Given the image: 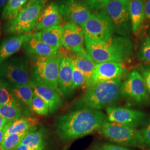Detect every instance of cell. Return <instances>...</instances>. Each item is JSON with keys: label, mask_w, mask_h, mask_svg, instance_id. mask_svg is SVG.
Returning <instances> with one entry per match:
<instances>
[{"label": "cell", "mask_w": 150, "mask_h": 150, "mask_svg": "<svg viewBox=\"0 0 150 150\" xmlns=\"http://www.w3.org/2000/svg\"><path fill=\"white\" fill-rule=\"evenodd\" d=\"M106 120V115L100 110L80 109L58 117L54 129L61 139L69 141L95 132Z\"/></svg>", "instance_id": "6da1fadb"}, {"label": "cell", "mask_w": 150, "mask_h": 150, "mask_svg": "<svg viewBox=\"0 0 150 150\" xmlns=\"http://www.w3.org/2000/svg\"><path fill=\"white\" fill-rule=\"evenodd\" d=\"M85 46L95 63L113 62L123 64L133 53V44L128 38L113 36L107 40L95 41L85 37Z\"/></svg>", "instance_id": "7a4b0ae2"}, {"label": "cell", "mask_w": 150, "mask_h": 150, "mask_svg": "<svg viewBox=\"0 0 150 150\" xmlns=\"http://www.w3.org/2000/svg\"><path fill=\"white\" fill-rule=\"evenodd\" d=\"M122 79L103 82L86 88L76 100L72 108L75 110L91 109L100 110L104 107L114 106L121 97Z\"/></svg>", "instance_id": "3957f363"}, {"label": "cell", "mask_w": 150, "mask_h": 150, "mask_svg": "<svg viewBox=\"0 0 150 150\" xmlns=\"http://www.w3.org/2000/svg\"><path fill=\"white\" fill-rule=\"evenodd\" d=\"M64 53L59 50L57 54L48 57H38L30 69L32 83L58 90L59 65Z\"/></svg>", "instance_id": "277c9868"}, {"label": "cell", "mask_w": 150, "mask_h": 150, "mask_svg": "<svg viewBox=\"0 0 150 150\" xmlns=\"http://www.w3.org/2000/svg\"><path fill=\"white\" fill-rule=\"evenodd\" d=\"M45 5V0H38L27 4L15 17L4 25V32L11 35L30 33L35 26Z\"/></svg>", "instance_id": "5b68a950"}, {"label": "cell", "mask_w": 150, "mask_h": 150, "mask_svg": "<svg viewBox=\"0 0 150 150\" xmlns=\"http://www.w3.org/2000/svg\"><path fill=\"white\" fill-rule=\"evenodd\" d=\"M101 134L115 144L125 147H145L141 131L136 128L105 121L100 129Z\"/></svg>", "instance_id": "8992f818"}, {"label": "cell", "mask_w": 150, "mask_h": 150, "mask_svg": "<svg viewBox=\"0 0 150 150\" xmlns=\"http://www.w3.org/2000/svg\"><path fill=\"white\" fill-rule=\"evenodd\" d=\"M0 80L12 86H32L30 70L27 61L21 57H13L0 64Z\"/></svg>", "instance_id": "52a82bcc"}, {"label": "cell", "mask_w": 150, "mask_h": 150, "mask_svg": "<svg viewBox=\"0 0 150 150\" xmlns=\"http://www.w3.org/2000/svg\"><path fill=\"white\" fill-rule=\"evenodd\" d=\"M129 0H110L103 8L112 22L114 31L123 36H128L131 31Z\"/></svg>", "instance_id": "ba28073f"}, {"label": "cell", "mask_w": 150, "mask_h": 150, "mask_svg": "<svg viewBox=\"0 0 150 150\" xmlns=\"http://www.w3.org/2000/svg\"><path fill=\"white\" fill-rule=\"evenodd\" d=\"M82 28L85 37L95 41L107 40L115 32L112 22L103 9L92 13Z\"/></svg>", "instance_id": "9c48e42d"}, {"label": "cell", "mask_w": 150, "mask_h": 150, "mask_svg": "<svg viewBox=\"0 0 150 150\" xmlns=\"http://www.w3.org/2000/svg\"><path fill=\"white\" fill-rule=\"evenodd\" d=\"M121 95L127 101L137 105L150 103L145 82L138 71L134 70L122 82Z\"/></svg>", "instance_id": "30bf717a"}, {"label": "cell", "mask_w": 150, "mask_h": 150, "mask_svg": "<svg viewBox=\"0 0 150 150\" xmlns=\"http://www.w3.org/2000/svg\"><path fill=\"white\" fill-rule=\"evenodd\" d=\"M107 120L110 122L136 128L147 123L150 116L138 110L111 106L107 107Z\"/></svg>", "instance_id": "8fae6325"}, {"label": "cell", "mask_w": 150, "mask_h": 150, "mask_svg": "<svg viewBox=\"0 0 150 150\" xmlns=\"http://www.w3.org/2000/svg\"><path fill=\"white\" fill-rule=\"evenodd\" d=\"M59 7L64 20L76 23L81 27L92 14L90 7L82 0H61Z\"/></svg>", "instance_id": "7c38bea8"}, {"label": "cell", "mask_w": 150, "mask_h": 150, "mask_svg": "<svg viewBox=\"0 0 150 150\" xmlns=\"http://www.w3.org/2000/svg\"><path fill=\"white\" fill-rule=\"evenodd\" d=\"M126 71L125 67L121 63L105 62L96 64L87 88L103 82L121 79Z\"/></svg>", "instance_id": "4fadbf2b"}, {"label": "cell", "mask_w": 150, "mask_h": 150, "mask_svg": "<svg viewBox=\"0 0 150 150\" xmlns=\"http://www.w3.org/2000/svg\"><path fill=\"white\" fill-rule=\"evenodd\" d=\"M85 35L82 27L72 22H67L63 26L61 46L70 52H80L86 50Z\"/></svg>", "instance_id": "5bb4252c"}, {"label": "cell", "mask_w": 150, "mask_h": 150, "mask_svg": "<svg viewBox=\"0 0 150 150\" xmlns=\"http://www.w3.org/2000/svg\"><path fill=\"white\" fill-rule=\"evenodd\" d=\"M73 68L71 58L64 54L59 65L58 90L65 98L71 96L75 91L72 83Z\"/></svg>", "instance_id": "9a60e30c"}, {"label": "cell", "mask_w": 150, "mask_h": 150, "mask_svg": "<svg viewBox=\"0 0 150 150\" xmlns=\"http://www.w3.org/2000/svg\"><path fill=\"white\" fill-rule=\"evenodd\" d=\"M62 19L59 5L54 1L51 2L43 8L33 30L37 32L49 28L60 26Z\"/></svg>", "instance_id": "2e32d148"}, {"label": "cell", "mask_w": 150, "mask_h": 150, "mask_svg": "<svg viewBox=\"0 0 150 150\" xmlns=\"http://www.w3.org/2000/svg\"><path fill=\"white\" fill-rule=\"evenodd\" d=\"M33 33L12 35L0 43V64L9 59L23 47Z\"/></svg>", "instance_id": "e0dca14e"}, {"label": "cell", "mask_w": 150, "mask_h": 150, "mask_svg": "<svg viewBox=\"0 0 150 150\" xmlns=\"http://www.w3.org/2000/svg\"><path fill=\"white\" fill-rule=\"evenodd\" d=\"M70 57L75 66L84 75L86 78V88L91 79L96 64L86 50L80 52H71Z\"/></svg>", "instance_id": "ac0fdd59"}, {"label": "cell", "mask_w": 150, "mask_h": 150, "mask_svg": "<svg viewBox=\"0 0 150 150\" xmlns=\"http://www.w3.org/2000/svg\"><path fill=\"white\" fill-rule=\"evenodd\" d=\"M32 89L35 95L40 97L46 102L49 107V113H54L62 105V100L55 90L38 84L32 83Z\"/></svg>", "instance_id": "d6986e66"}, {"label": "cell", "mask_w": 150, "mask_h": 150, "mask_svg": "<svg viewBox=\"0 0 150 150\" xmlns=\"http://www.w3.org/2000/svg\"><path fill=\"white\" fill-rule=\"evenodd\" d=\"M23 48L28 54L38 57H48L57 54V50L38 39L33 33L23 45Z\"/></svg>", "instance_id": "ffe728a7"}, {"label": "cell", "mask_w": 150, "mask_h": 150, "mask_svg": "<svg viewBox=\"0 0 150 150\" xmlns=\"http://www.w3.org/2000/svg\"><path fill=\"white\" fill-rule=\"evenodd\" d=\"M63 26H57L34 33V35L50 47L59 51L61 47Z\"/></svg>", "instance_id": "44dd1931"}, {"label": "cell", "mask_w": 150, "mask_h": 150, "mask_svg": "<svg viewBox=\"0 0 150 150\" xmlns=\"http://www.w3.org/2000/svg\"><path fill=\"white\" fill-rule=\"evenodd\" d=\"M38 123V120L30 117H25L10 121L4 128L5 137L13 134H20L35 130Z\"/></svg>", "instance_id": "7402d4cb"}, {"label": "cell", "mask_w": 150, "mask_h": 150, "mask_svg": "<svg viewBox=\"0 0 150 150\" xmlns=\"http://www.w3.org/2000/svg\"><path fill=\"white\" fill-rule=\"evenodd\" d=\"M129 15L131 30L137 33L143 25L145 11L144 0H132L129 4Z\"/></svg>", "instance_id": "603a6c76"}, {"label": "cell", "mask_w": 150, "mask_h": 150, "mask_svg": "<svg viewBox=\"0 0 150 150\" xmlns=\"http://www.w3.org/2000/svg\"><path fill=\"white\" fill-rule=\"evenodd\" d=\"M20 144L26 145L34 150H43L45 141L42 129L38 131L35 129L27 132L22 139Z\"/></svg>", "instance_id": "cb8c5ba5"}, {"label": "cell", "mask_w": 150, "mask_h": 150, "mask_svg": "<svg viewBox=\"0 0 150 150\" xmlns=\"http://www.w3.org/2000/svg\"><path fill=\"white\" fill-rule=\"evenodd\" d=\"M7 85L9 86L13 94L21 105V107L22 105H25L27 107H31L32 97L34 95L31 86L26 85L12 86L7 84Z\"/></svg>", "instance_id": "d4e9b609"}, {"label": "cell", "mask_w": 150, "mask_h": 150, "mask_svg": "<svg viewBox=\"0 0 150 150\" xmlns=\"http://www.w3.org/2000/svg\"><path fill=\"white\" fill-rule=\"evenodd\" d=\"M30 0H9L1 13V18L5 21H9L15 17L27 5Z\"/></svg>", "instance_id": "484cf974"}, {"label": "cell", "mask_w": 150, "mask_h": 150, "mask_svg": "<svg viewBox=\"0 0 150 150\" xmlns=\"http://www.w3.org/2000/svg\"><path fill=\"white\" fill-rule=\"evenodd\" d=\"M5 105H18L22 108L9 86L4 82L0 80V106Z\"/></svg>", "instance_id": "4316f807"}, {"label": "cell", "mask_w": 150, "mask_h": 150, "mask_svg": "<svg viewBox=\"0 0 150 150\" xmlns=\"http://www.w3.org/2000/svg\"><path fill=\"white\" fill-rule=\"evenodd\" d=\"M0 116L9 121H13L22 117L21 106L13 105L0 106Z\"/></svg>", "instance_id": "83f0119b"}, {"label": "cell", "mask_w": 150, "mask_h": 150, "mask_svg": "<svg viewBox=\"0 0 150 150\" xmlns=\"http://www.w3.org/2000/svg\"><path fill=\"white\" fill-rule=\"evenodd\" d=\"M28 132L13 134L6 136L0 146V150H16L17 147L20 144L23 137Z\"/></svg>", "instance_id": "f1b7e54d"}, {"label": "cell", "mask_w": 150, "mask_h": 150, "mask_svg": "<svg viewBox=\"0 0 150 150\" xmlns=\"http://www.w3.org/2000/svg\"><path fill=\"white\" fill-rule=\"evenodd\" d=\"M136 56L140 61L150 64V38L145 36L136 51Z\"/></svg>", "instance_id": "f546056e"}, {"label": "cell", "mask_w": 150, "mask_h": 150, "mask_svg": "<svg viewBox=\"0 0 150 150\" xmlns=\"http://www.w3.org/2000/svg\"><path fill=\"white\" fill-rule=\"evenodd\" d=\"M31 108L35 112L39 115L46 116L49 113V107L47 103L42 98L35 93L32 97Z\"/></svg>", "instance_id": "4dcf8cb0"}, {"label": "cell", "mask_w": 150, "mask_h": 150, "mask_svg": "<svg viewBox=\"0 0 150 150\" xmlns=\"http://www.w3.org/2000/svg\"><path fill=\"white\" fill-rule=\"evenodd\" d=\"M86 78L85 76L74 64L72 83L74 90H75L81 88H86Z\"/></svg>", "instance_id": "1f68e13d"}, {"label": "cell", "mask_w": 150, "mask_h": 150, "mask_svg": "<svg viewBox=\"0 0 150 150\" xmlns=\"http://www.w3.org/2000/svg\"><path fill=\"white\" fill-rule=\"evenodd\" d=\"M138 72L142 76L147 93L150 96V64L140 66L138 68Z\"/></svg>", "instance_id": "d6a6232c"}, {"label": "cell", "mask_w": 150, "mask_h": 150, "mask_svg": "<svg viewBox=\"0 0 150 150\" xmlns=\"http://www.w3.org/2000/svg\"><path fill=\"white\" fill-rule=\"evenodd\" d=\"M92 150H132L121 145L105 143L97 145Z\"/></svg>", "instance_id": "836d02e7"}, {"label": "cell", "mask_w": 150, "mask_h": 150, "mask_svg": "<svg viewBox=\"0 0 150 150\" xmlns=\"http://www.w3.org/2000/svg\"><path fill=\"white\" fill-rule=\"evenodd\" d=\"M91 10L98 11L103 9L110 0H84Z\"/></svg>", "instance_id": "e575fe53"}, {"label": "cell", "mask_w": 150, "mask_h": 150, "mask_svg": "<svg viewBox=\"0 0 150 150\" xmlns=\"http://www.w3.org/2000/svg\"><path fill=\"white\" fill-rule=\"evenodd\" d=\"M145 146L150 147V121L144 129L141 130Z\"/></svg>", "instance_id": "d590c367"}, {"label": "cell", "mask_w": 150, "mask_h": 150, "mask_svg": "<svg viewBox=\"0 0 150 150\" xmlns=\"http://www.w3.org/2000/svg\"><path fill=\"white\" fill-rule=\"evenodd\" d=\"M144 11L146 18L150 21V0H146L144 4Z\"/></svg>", "instance_id": "8d00e7d4"}, {"label": "cell", "mask_w": 150, "mask_h": 150, "mask_svg": "<svg viewBox=\"0 0 150 150\" xmlns=\"http://www.w3.org/2000/svg\"><path fill=\"white\" fill-rule=\"evenodd\" d=\"M10 121L0 116V129H3Z\"/></svg>", "instance_id": "74e56055"}, {"label": "cell", "mask_w": 150, "mask_h": 150, "mask_svg": "<svg viewBox=\"0 0 150 150\" xmlns=\"http://www.w3.org/2000/svg\"><path fill=\"white\" fill-rule=\"evenodd\" d=\"M16 150H36L34 149H32L31 148L28 147L26 145H22V144H20L19 146L17 147Z\"/></svg>", "instance_id": "f35d334b"}, {"label": "cell", "mask_w": 150, "mask_h": 150, "mask_svg": "<svg viewBox=\"0 0 150 150\" xmlns=\"http://www.w3.org/2000/svg\"><path fill=\"white\" fill-rule=\"evenodd\" d=\"M8 1L9 0H0V13H1L2 11H3L4 7Z\"/></svg>", "instance_id": "ab89813d"}, {"label": "cell", "mask_w": 150, "mask_h": 150, "mask_svg": "<svg viewBox=\"0 0 150 150\" xmlns=\"http://www.w3.org/2000/svg\"><path fill=\"white\" fill-rule=\"evenodd\" d=\"M5 138V134L4 129H0V146L3 142Z\"/></svg>", "instance_id": "60d3db41"}, {"label": "cell", "mask_w": 150, "mask_h": 150, "mask_svg": "<svg viewBox=\"0 0 150 150\" xmlns=\"http://www.w3.org/2000/svg\"><path fill=\"white\" fill-rule=\"evenodd\" d=\"M38 1V0H30V1H29V2H28V3L27 4H29L32 3V2H33L34 1Z\"/></svg>", "instance_id": "b9f144b4"}, {"label": "cell", "mask_w": 150, "mask_h": 150, "mask_svg": "<svg viewBox=\"0 0 150 150\" xmlns=\"http://www.w3.org/2000/svg\"><path fill=\"white\" fill-rule=\"evenodd\" d=\"M1 24H0V36H1Z\"/></svg>", "instance_id": "7bdbcfd3"}, {"label": "cell", "mask_w": 150, "mask_h": 150, "mask_svg": "<svg viewBox=\"0 0 150 150\" xmlns=\"http://www.w3.org/2000/svg\"><path fill=\"white\" fill-rule=\"evenodd\" d=\"M149 150H150V149H149Z\"/></svg>", "instance_id": "ee69618b"}]
</instances>
